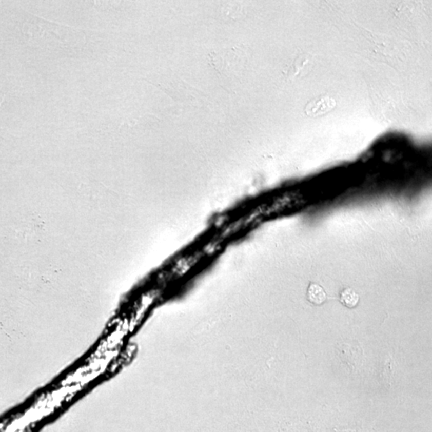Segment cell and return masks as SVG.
Masks as SVG:
<instances>
[{
    "instance_id": "cell-1",
    "label": "cell",
    "mask_w": 432,
    "mask_h": 432,
    "mask_svg": "<svg viewBox=\"0 0 432 432\" xmlns=\"http://www.w3.org/2000/svg\"><path fill=\"white\" fill-rule=\"evenodd\" d=\"M336 107V101L327 96L313 100L306 106V114L309 116H320L329 112Z\"/></svg>"
},
{
    "instance_id": "cell-2",
    "label": "cell",
    "mask_w": 432,
    "mask_h": 432,
    "mask_svg": "<svg viewBox=\"0 0 432 432\" xmlns=\"http://www.w3.org/2000/svg\"><path fill=\"white\" fill-rule=\"evenodd\" d=\"M327 293L318 283H311L307 289V299L315 305H322L327 301Z\"/></svg>"
},
{
    "instance_id": "cell-3",
    "label": "cell",
    "mask_w": 432,
    "mask_h": 432,
    "mask_svg": "<svg viewBox=\"0 0 432 432\" xmlns=\"http://www.w3.org/2000/svg\"><path fill=\"white\" fill-rule=\"evenodd\" d=\"M340 302L348 308H354L360 302V296L353 289L347 287L340 294Z\"/></svg>"
}]
</instances>
